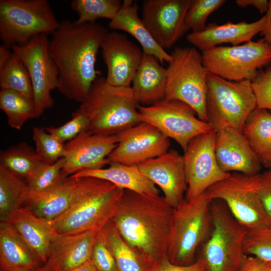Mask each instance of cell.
I'll return each mask as SVG.
<instances>
[{
  "mask_svg": "<svg viewBox=\"0 0 271 271\" xmlns=\"http://www.w3.org/2000/svg\"><path fill=\"white\" fill-rule=\"evenodd\" d=\"M108 31L96 22L63 20L52 35L49 51L59 72V91L80 102L98 78L97 55Z\"/></svg>",
  "mask_w": 271,
  "mask_h": 271,
  "instance_id": "1",
  "label": "cell"
},
{
  "mask_svg": "<svg viewBox=\"0 0 271 271\" xmlns=\"http://www.w3.org/2000/svg\"><path fill=\"white\" fill-rule=\"evenodd\" d=\"M173 210L160 195L124 190L111 221L128 244L155 263L167 255Z\"/></svg>",
  "mask_w": 271,
  "mask_h": 271,
  "instance_id": "2",
  "label": "cell"
},
{
  "mask_svg": "<svg viewBox=\"0 0 271 271\" xmlns=\"http://www.w3.org/2000/svg\"><path fill=\"white\" fill-rule=\"evenodd\" d=\"M139 105L131 86L112 85L98 77L79 108L87 117L88 130L109 136L141 123Z\"/></svg>",
  "mask_w": 271,
  "mask_h": 271,
  "instance_id": "3",
  "label": "cell"
},
{
  "mask_svg": "<svg viewBox=\"0 0 271 271\" xmlns=\"http://www.w3.org/2000/svg\"><path fill=\"white\" fill-rule=\"evenodd\" d=\"M210 209L212 228L201 244L199 257L204 271H239L247 256L244 247L248 230L222 201L212 200Z\"/></svg>",
  "mask_w": 271,
  "mask_h": 271,
  "instance_id": "4",
  "label": "cell"
},
{
  "mask_svg": "<svg viewBox=\"0 0 271 271\" xmlns=\"http://www.w3.org/2000/svg\"><path fill=\"white\" fill-rule=\"evenodd\" d=\"M211 200L206 191L197 198L185 199L174 208L171 217L167 256L173 263H193L197 249L212 228Z\"/></svg>",
  "mask_w": 271,
  "mask_h": 271,
  "instance_id": "5",
  "label": "cell"
},
{
  "mask_svg": "<svg viewBox=\"0 0 271 271\" xmlns=\"http://www.w3.org/2000/svg\"><path fill=\"white\" fill-rule=\"evenodd\" d=\"M207 84L206 118L212 129L242 131L257 107L251 81H230L209 72Z\"/></svg>",
  "mask_w": 271,
  "mask_h": 271,
  "instance_id": "6",
  "label": "cell"
},
{
  "mask_svg": "<svg viewBox=\"0 0 271 271\" xmlns=\"http://www.w3.org/2000/svg\"><path fill=\"white\" fill-rule=\"evenodd\" d=\"M164 99L179 100L191 107L198 117L207 122L206 102L209 71L202 54L195 47H176L170 54Z\"/></svg>",
  "mask_w": 271,
  "mask_h": 271,
  "instance_id": "7",
  "label": "cell"
},
{
  "mask_svg": "<svg viewBox=\"0 0 271 271\" xmlns=\"http://www.w3.org/2000/svg\"><path fill=\"white\" fill-rule=\"evenodd\" d=\"M123 192L124 189L99 179L79 202L51 221L54 230L61 234H77L102 230L112 220Z\"/></svg>",
  "mask_w": 271,
  "mask_h": 271,
  "instance_id": "8",
  "label": "cell"
},
{
  "mask_svg": "<svg viewBox=\"0 0 271 271\" xmlns=\"http://www.w3.org/2000/svg\"><path fill=\"white\" fill-rule=\"evenodd\" d=\"M59 24L47 0L0 1V39L9 48L52 35Z\"/></svg>",
  "mask_w": 271,
  "mask_h": 271,
  "instance_id": "9",
  "label": "cell"
},
{
  "mask_svg": "<svg viewBox=\"0 0 271 271\" xmlns=\"http://www.w3.org/2000/svg\"><path fill=\"white\" fill-rule=\"evenodd\" d=\"M209 72L230 81H251L271 64V47L262 38L242 45L216 46L202 52Z\"/></svg>",
  "mask_w": 271,
  "mask_h": 271,
  "instance_id": "10",
  "label": "cell"
},
{
  "mask_svg": "<svg viewBox=\"0 0 271 271\" xmlns=\"http://www.w3.org/2000/svg\"><path fill=\"white\" fill-rule=\"evenodd\" d=\"M255 175L232 173L206 191L211 201H222L248 230L271 226V220L256 191Z\"/></svg>",
  "mask_w": 271,
  "mask_h": 271,
  "instance_id": "11",
  "label": "cell"
},
{
  "mask_svg": "<svg viewBox=\"0 0 271 271\" xmlns=\"http://www.w3.org/2000/svg\"><path fill=\"white\" fill-rule=\"evenodd\" d=\"M142 122L149 123L168 138L176 141L184 152L192 139L212 129L200 119L194 110L179 100L163 99L150 106L139 105Z\"/></svg>",
  "mask_w": 271,
  "mask_h": 271,
  "instance_id": "12",
  "label": "cell"
},
{
  "mask_svg": "<svg viewBox=\"0 0 271 271\" xmlns=\"http://www.w3.org/2000/svg\"><path fill=\"white\" fill-rule=\"evenodd\" d=\"M47 36L40 35L27 44L11 48L23 60L29 72L33 90L35 118L53 107L51 91L59 86V72L49 51Z\"/></svg>",
  "mask_w": 271,
  "mask_h": 271,
  "instance_id": "13",
  "label": "cell"
},
{
  "mask_svg": "<svg viewBox=\"0 0 271 271\" xmlns=\"http://www.w3.org/2000/svg\"><path fill=\"white\" fill-rule=\"evenodd\" d=\"M215 138L216 132L213 129L200 134L191 140L184 152L187 201L197 198L231 174L223 171L218 164Z\"/></svg>",
  "mask_w": 271,
  "mask_h": 271,
  "instance_id": "14",
  "label": "cell"
},
{
  "mask_svg": "<svg viewBox=\"0 0 271 271\" xmlns=\"http://www.w3.org/2000/svg\"><path fill=\"white\" fill-rule=\"evenodd\" d=\"M117 134V145L107 158L109 164L137 166L169 150L170 139L146 122H141Z\"/></svg>",
  "mask_w": 271,
  "mask_h": 271,
  "instance_id": "15",
  "label": "cell"
},
{
  "mask_svg": "<svg viewBox=\"0 0 271 271\" xmlns=\"http://www.w3.org/2000/svg\"><path fill=\"white\" fill-rule=\"evenodd\" d=\"M191 0H146L142 20L164 49L173 47L189 29L186 16Z\"/></svg>",
  "mask_w": 271,
  "mask_h": 271,
  "instance_id": "16",
  "label": "cell"
},
{
  "mask_svg": "<svg viewBox=\"0 0 271 271\" xmlns=\"http://www.w3.org/2000/svg\"><path fill=\"white\" fill-rule=\"evenodd\" d=\"M99 180L96 178L70 176L47 191L30 192L26 207L38 217L52 221L79 202Z\"/></svg>",
  "mask_w": 271,
  "mask_h": 271,
  "instance_id": "17",
  "label": "cell"
},
{
  "mask_svg": "<svg viewBox=\"0 0 271 271\" xmlns=\"http://www.w3.org/2000/svg\"><path fill=\"white\" fill-rule=\"evenodd\" d=\"M118 136L101 135L85 130L65 144L63 173L68 176L83 170L104 168L116 147Z\"/></svg>",
  "mask_w": 271,
  "mask_h": 271,
  "instance_id": "18",
  "label": "cell"
},
{
  "mask_svg": "<svg viewBox=\"0 0 271 271\" xmlns=\"http://www.w3.org/2000/svg\"><path fill=\"white\" fill-rule=\"evenodd\" d=\"M100 49L107 67L106 82L114 86L130 87L143 57L142 49L125 35L115 32L107 33Z\"/></svg>",
  "mask_w": 271,
  "mask_h": 271,
  "instance_id": "19",
  "label": "cell"
},
{
  "mask_svg": "<svg viewBox=\"0 0 271 271\" xmlns=\"http://www.w3.org/2000/svg\"><path fill=\"white\" fill-rule=\"evenodd\" d=\"M140 171L161 189L173 208L184 199L187 190L183 156L175 150L137 165Z\"/></svg>",
  "mask_w": 271,
  "mask_h": 271,
  "instance_id": "20",
  "label": "cell"
},
{
  "mask_svg": "<svg viewBox=\"0 0 271 271\" xmlns=\"http://www.w3.org/2000/svg\"><path fill=\"white\" fill-rule=\"evenodd\" d=\"M215 151L219 167L226 173L254 175L263 166L242 131L227 129L216 132Z\"/></svg>",
  "mask_w": 271,
  "mask_h": 271,
  "instance_id": "21",
  "label": "cell"
},
{
  "mask_svg": "<svg viewBox=\"0 0 271 271\" xmlns=\"http://www.w3.org/2000/svg\"><path fill=\"white\" fill-rule=\"evenodd\" d=\"M97 232L53 235L44 267L47 271H71L91 259Z\"/></svg>",
  "mask_w": 271,
  "mask_h": 271,
  "instance_id": "22",
  "label": "cell"
},
{
  "mask_svg": "<svg viewBox=\"0 0 271 271\" xmlns=\"http://www.w3.org/2000/svg\"><path fill=\"white\" fill-rule=\"evenodd\" d=\"M266 22L264 15L258 20L247 23L245 21L233 23L227 22L223 25L216 23L208 24L200 32H191L186 36L188 42L201 52L209 50L223 43L233 46L250 41L263 29Z\"/></svg>",
  "mask_w": 271,
  "mask_h": 271,
  "instance_id": "23",
  "label": "cell"
},
{
  "mask_svg": "<svg viewBox=\"0 0 271 271\" xmlns=\"http://www.w3.org/2000/svg\"><path fill=\"white\" fill-rule=\"evenodd\" d=\"M139 6L136 1L123 0L109 27L113 30H122L133 36L140 43L144 53L153 55L160 62L169 63L170 54L159 45L149 32L143 20L138 16Z\"/></svg>",
  "mask_w": 271,
  "mask_h": 271,
  "instance_id": "24",
  "label": "cell"
},
{
  "mask_svg": "<svg viewBox=\"0 0 271 271\" xmlns=\"http://www.w3.org/2000/svg\"><path fill=\"white\" fill-rule=\"evenodd\" d=\"M107 168L83 170L73 177H92L108 181L117 187L140 194L159 195L160 191L156 184L144 175L137 166L110 163Z\"/></svg>",
  "mask_w": 271,
  "mask_h": 271,
  "instance_id": "25",
  "label": "cell"
},
{
  "mask_svg": "<svg viewBox=\"0 0 271 271\" xmlns=\"http://www.w3.org/2000/svg\"><path fill=\"white\" fill-rule=\"evenodd\" d=\"M131 86L140 105L150 106L164 99L167 69L153 55L143 53Z\"/></svg>",
  "mask_w": 271,
  "mask_h": 271,
  "instance_id": "26",
  "label": "cell"
},
{
  "mask_svg": "<svg viewBox=\"0 0 271 271\" xmlns=\"http://www.w3.org/2000/svg\"><path fill=\"white\" fill-rule=\"evenodd\" d=\"M9 222L41 261L46 263L55 232L51 221L38 217L26 207L17 209Z\"/></svg>",
  "mask_w": 271,
  "mask_h": 271,
  "instance_id": "27",
  "label": "cell"
},
{
  "mask_svg": "<svg viewBox=\"0 0 271 271\" xmlns=\"http://www.w3.org/2000/svg\"><path fill=\"white\" fill-rule=\"evenodd\" d=\"M41 261L10 222L0 223L1 271L38 268Z\"/></svg>",
  "mask_w": 271,
  "mask_h": 271,
  "instance_id": "28",
  "label": "cell"
},
{
  "mask_svg": "<svg viewBox=\"0 0 271 271\" xmlns=\"http://www.w3.org/2000/svg\"><path fill=\"white\" fill-rule=\"evenodd\" d=\"M242 133L266 167L271 161V112L256 107L248 117Z\"/></svg>",
  "mask_w": 271,
  "mask_h": 271,
  "instance_id": "29",
  "label": "cell"
},
{
  "mask_svg": "<svg viewBox=\"0 0 271 271\" xmlns=\"http://www.w3.org/2000/svg\"><path fill=\"white\" fill-rule=\"evenodd\" d=\"M103 230L118 271H152L154 262L128 244L111 221Z\"/></svg>",
  "mask_w": 271,
  "mask_h": 271,
  "instance_id": "30",
  "label": "cell"
},
{
  "mask_svg": "<svg viewBox=\"0 0 271 271\" xmlns=\"http://www.w3.org/2000/svg\"><path fill=\"white\" fill-rule=\"evenodd\" d=\"M30 190L27 184L0 166V220L9 222L13 214L26 204Z\"/></svg>",
  "mask_w": 271,
  "mask_h": 271,
  "instance_id": "31",
  "label": "cell"
},
{
  "mask_svg": "<svg viewBox=\"0 0 271 271\" xmlns=\"http://www.w3.org/2000/svg\"><path fill=\"white\" fill-rule=\"evenodd\" d=\"M41 162L36 150L26 143L9 147L0 154V166L23 180H26Z\"/></svg>",
  "mask_w": 271,
  "mask_h": 271,
  "instance_id": "32",
  "label": "cell"
},
{
  "mask_svg": "<svg viewBox=\"0 0 271 271\" xmlns=\"http://www.w3.org/2000/svg\"><path fill=\"white\" fill-rule=\"evenodd\" d=\"M0 87L1 89L12 90L33 100L28 69L21 58L13 51L9 58L0 64Z\"/></svg>",
  "mask_w": 271,
  "mask_h": 271,
  "instance_id": "33",
  "label": "cell"
},
{
  "mask_svg": "<svg viewBox=\"0 0 271 271\" xmlns=\"http://www.w3.org/2000/svg\"><path fill=\"white\" fill-rule=\"evenodd\" d=\"M0 108L5 113L8 123L20 130L29 119L35 118L34 100L15 91L1 89Z\"/></svg>",
  "mask_w": 271,
  "mask_h": 271,
  "instance_id": "34",
  "label": "cell"
},
{
  "mask_svg": "<svg viewBox=\"0 0 271 271\" xmlns=\"http://www.w3.org/2000/svg\"><path fill=\"white\" fill-rule=\"evenodd\" d=\"M120 0H73L71 9L78 15V23H94L100 18L112 20L119 11Z\"/></svg>",
  "mask_w": 271,
  "mask_h": 271,
  "instance_id": "35",
  "label": "cell"
},
{
  "mask_svg": "<svg viewBox=\"0 0 271 271\" xmlns=\"http://www.w3.org/2000/svg\"><path fill=\"white\" fill-rule=\"evenodd\" d=\"M64 163L63 158L52 164L41 162L26 180L30 192H44L66 178L68 176L63 172Z\"/></svg>",
  "mask_w": 271,
  "mask_h": 271,
  "instance_id": "36",
  "label": "cell"
},
{
  "mask_svg": "<svg viewBox=\"0 0 271 271\" xmlns=\"http://www.w3.org/2000/svg\"><path fill=\"white\" fill-rule=\"evenodd\" d=\"M33 139L36 145V152L42 162L52 164L63 158L65 144L45 128L34 127Z\"/></svg>",
  "mask_w": 271,
  "mask_h": 271,
  "instance_id": "37",
  "label": "cell"
},
{
  "mask_svg": "<svg viewBox=\"0 0 271 271\" xmlns=\"http://www.w3.org/2000/svg\"><path fill=\"white\" fill-rule=\"evenodd\" d=\"M225 0H191L186 16V23L193 32H200L206 27L209 16L220 8Z\"/></svg>",
  "mask_w": 271,
  "mask_h": 271,
  "instance_id": "38",
  "label": "cell"
},
{
  "mask_svg": "<svg viewBox=\"0 0 271 271\" xmlns=\"http://www.w3.org/2000/svg\"><path fill=\"white\" fill-rule=\"evenodd\" d=\"M244 248L246 255L271 262V226L248 230Z\"/></svg>",
  "mask_w": 271,
  "mask_h": 271,
  "instance_id": "39",
  "label": "cell"
},
{
  "mask_svg": "<svg viewBox=\"0 0 271 271\" xmlns=\"http://www.w3.org/2000/svg\"><path fill=\"white\" fill-rule=\"evenodd\" d=\"M72 116L71 119L64 124L58 127H47L45 130L63 143L73 140L82 132L88 130V120L80 108L75 111Z\"/></svg>",
  "mask_w": 271,
  "mask_h": 271,
  "instance_id": "40",
  "label": "cell"
},
{
  "mask_svg": "<svg viewBox=\"0 0 271 271\" xmlns=\"http://www.w3.org/2000/svg\"><path fill=\"white\" fill-rule=\"evenodd\" d=\"M91 260L97 271H118L103 229L96 233Z\"/></svg>",
  "mask_w": 271,
  "mask_h": 271,
  "instance_id": "41",
  "label": "cell"
},
{
  "mask_svg": "<svg viewBox=\"0 0 271 271\" xmlns=\"http://www.w3.org/2000/svg\"><path fill=\"white\" fill-rule=\"evenodd\" d=\"M255 95L257 108L271 111V64L260 69L251 81Z\"/></svg>",
  "mask_w": 271,
  "mask_h": 271,
  "instance_id": "42",
  "label": "cell"
},
{
  "mask_svg": "<svg viewBox=\"0 0 271 271\" xmlns=\"http://www.w3.org/2000/svg\"><path fill=\"white\" fill-rule=\"evenodd\" d=\"M257 193L271 220V169L255 175Z\"/></svg>",
  "mask_w": 271,
  "mask_h": 271,
  "instance_id": "43",
  "label": "cell"
},
{
  "mask_svg": "<svg viewBox=\"0 0 271 271\" xmlns=\"http://www.w3.org/2000/svg\"><path fill=\"white\" fill-rule=\"evenodd\" d=\"M152 271H204V265L200 258L189 265L176 264L165 255L154 263Z\"/></svg>",
  "mask_w": 271,
  "mask_h": 271,
  "instance_id": "44",
  "label": "cell"
},
{
  "mask_svg": "<svg viewBox=\"0 0 271 271\" xmlns=\"http://www.w3.org/2000/svg\"><path fill=\"white\" fill-rule=\"evenodd\" d=\"M239 271H271V262L253 255H247Z\"/></svg>",
  "mask_w": 271,
  "mask_h": 271,
  "instance_id": "45",
  "label": "cell"
},
{
  "mask_svg": "<svg viewBox=\"0 0 271 271\" xmlns=\"http://www.w3.org/2000/svg\"><path fill=\"white\" fill-rule=\"evenodd\" d=\"M237 5L241 8L249 6H253L261 14L266 13L269 6V1L267 0H237Z\"/></svg>",
  "mask_w": 271,
  "mask_h": 271,
  "instance_id": "46",
  "label": "cell"
},
{
  "mask_svg": "<svg viewBox=\"0 0 271 271\" xmlns=\"http://www.w3.org/2000/svg\"><path fill=\"white\" fill-rule=\"evenodd\" d=\"M266 19L265 25L260 33L264 41L271 47V0L269 1L268 10L265 14Z\"/></svg>",
  "mask_w": 271,
  "mask_h": 271,
  "instance_id": "47",
  "label": "cell"
},
{
  "mask_svg": "<svg viewBox=\"0 0 271 271\" xmlns=\"http://www.w3.org/2000/svg\"><path fill=\"white\" fill-rule=\"evenodd\" d=\"M71 271H97L91 260Z\"/></svg>",
  "mask_w": 271,
  "mask_h": 271,
  "instance_id": "48",
  "label": "cell"
},
{
  "mask_svg": "<svg viewBox=\"0 0 271 271\" xmlns=\"http://www.w3.org/2000/svg\"><path fill=\"white\" fill-rule=\"evenodd\" d=\"M13 271H47L45 267L43 266L41 268H38L37 269H33V270H28V269H17Z\"/></svg>",
  "mask_w": 271,
  "mask_h": 271,
  "instance_id": "49",
  "label": "cell"
},
{
  "mask_svg": "<svg viewBox=\"0 0 271 271\" xmlns=\"http://www.w3.org/2000/svg\"><path fill=\"white\" fill-rule=\"evenodd\" d=\"M265 168H267L268 169H271V161L268 163Z\"/></svg>",
  "mask_w": 271,
  "mask_h": 271,
  "instance_id": "50",
  "label": "cell"
}]
</instances>
